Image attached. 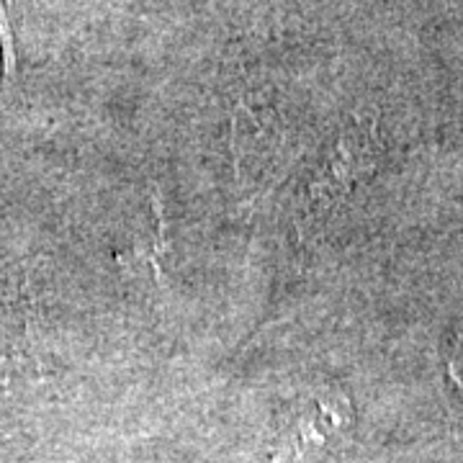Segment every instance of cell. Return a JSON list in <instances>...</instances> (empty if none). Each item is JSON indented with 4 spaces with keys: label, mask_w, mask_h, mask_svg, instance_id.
<instances>
[{
    "label": "cell",
    "mask_w": 463,
    "mask_h": 463,
    "mask_svg": "<svg viewBox=\"0 0 463 463\" xmlns=\"http://www.w3.org/2000/svg\"><path fill=\"white\" fill-rule=\"evenodd\" d=\"M450 373L463 386V325L456 335V345H453V355H450Z\"/></svg>",
    "instance_id": "obj_3"
},
{
    "label": "cell",
    "mask_w": 463,
    "mask_h": 463,
    "mask_svg": "<svg viewBox=\"0 0 463 463\" xmlns=\"http://www.w3.org/2000/svg\"><path fill=\"white\" fill-rule=\"evenodd\" d=\"M347 417L350 412H347L345 399H317L315 404H309L307 410L298 412L297 422L288 425V432L283 438V450L288 456H298L304 448L317 446L327 435L340 430V425H345Z\"/></svg>",
    "instance_id": "obj_1"
},
{
    "label": "cell",
    "mask_w": 463,
    "mask_h": 463,
    "mask_svg": "<svg viewBox=\"0 0 463 463\" xmlns=\"http://www.w3.org/2000/svg\"><path fill=\"white\" fill-rule=\"evenodd\" d=\"M0 50H3V72L5 78H14L16 72V42H14V29L5 0H0Z\"/></svg>",
    "instance_id": "obj_2"
}]
</instances>
